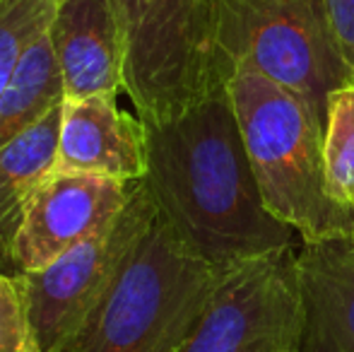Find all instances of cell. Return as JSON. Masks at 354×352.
Listing matches in <instances>:
<instances>
[{"label":"cell","mask_w":354,"mask_h":352,"mask_svg":"<svg viewBox=\"0 0 354 352\" xmlns=\"http://www.w3.org/2000/svg\"><path fill=\"white\" fill-rule=\"evenodd\" d=\"M147 128V183L157 212L201 261L227 272L297 249L268 210L227 85Z\"/></svg>","instance_id":"obj_1"},{"label":"cell","mask_w":354,"mask_h":352,"mask_svg":"<svg viewBox=\"0 0 354 352\" xmlns=\"http://www.w3.org/2000/svg\"><path fill=\"white\" fill-rule=\"evenodd\" d=\"M227 89L268 210L301 241L354 234V212L328 193L323 131L306 104L246 63Z\"/></svg>","instance_id":"obj_2"},{"label":"cell","mask_w":354,"mask_h":352,"mask_svg":"<svg viewBox=\"0 0 354 352\" xmlns=\"http://www.w3.org/2000/svg\"><path fill=\"white\" fill-rule=\"evenodd\" d=\"M219 277L157 212L113 285L87 352H176L201 321Z\"/></svg>","instance_id":"obj_3"},{"label":"cell","mask_w":354,"mask_h":352,"mask_svg":"<svg viewBox=\"0 0 354 352\" xmlns=\"http://www.w3.org/2000/svg\"><path fill=\"white\" fill-rule=\"evenodd\" d=\"M217 44L232 77L256 68L326 126L328 99L354 80L337 44L326 0H217Z\"/></svg>","instance_id":"obj_4"},{"label":"cell","mask_w":354,"mask_h":352,"mask_svg":"<svg viewBox=\"0 0 354 352\" xmlns=\"http://www.w3.org/2000/svg\"><path fill=\"white\" fill-rule=\"evenodd\" d=\"M126 89L145 126L181 113L229 82L217 44V0H118Z\"/></svg>","instance_id":"obj_5"},{"label":"cell","mask_w":354,"mask_h":352,"mask_svg":"<svg viewBox=\"0 0 354 352\" xmlns=\"http://www.w3.org/2000/svg\"><path fill=\"white\" fill-rule=\"evenodd\" d=\"M154 220L157 205L140 178L121 215L102 232L41 270L19 272L44 352H87L113 285Z\"/></svg>","instance_id":"obj_6"},{"label":"cell","mask_w":354,"mask_h":352,"mask_svg":"<svg viewBox=\"0 0 354 352\" xmlns=\"http://www.w3.org/2000/svg\"><path fill=\"white\" fill-rule=\"evenodd\" d=\"M297 249L222 272L201 321L176 352L301 350L306 311Z\"/></svg>","instance_id":"obj_7"},{"label":"cell","mask_w":354,"mask_h":352,"mask_svg":"<svg viewBox=\"0 0 354 352\" xmlns=\"http://www.w3.org/2000/svg\"><path fill=\"white\" fill-rule=\"evenodd\" d=\"M136 181L53 172L27 207L12 254V272L41 270L113 222Z\"/></svg>","instance_id":"obj_8"},{"label":"cell","mask_w":354,"mask_h":352,"mask_svg":"<svg viewBox=\"0 0 354 352\" xmlns=\"http://www.w3.org/2000/svg\"><path fill=\"white\" fill-rule=\"evenodd\" d=\"M48 39L66 99L126 89V24L118 0H56Z\"/></svg>","instance_id":"obj_9"},{"label":"cell","mask_w":354,"mask_h":352,"mask_svg":"<svg viewBox=\"0 0 354 352\" xmlns=\"http://www.w3.org/2000/svg\"><path fill=\"white\" fill-rule=\"evenodd\" d=\"M56 172L140 181L147 174V128L118 109L116 94L63 99Z\"/></svg>","instance_id":"obj_10"},{"label":"cell","mask_w":354,"mask_h":352,"mask_svg":"<svg viewBox=\"0 0 354 352\" xmlns=\"http://www.w3.org/2000/svg\"><path fill=\"white\" fill-rule=\"evenodd\" d=\"M306 331L304 352H354V234L297 249Z\"/></svg>","instance_id":"obj_11"},{"label":"cell","mask_w":354,"mask_h":352,"mask_svg":"<svg viewBox=\"0 0 354 352\" xmlns=\"http://www.w3.org/2000/svg\"><path fill=\"white\" fill-rule=\"evenodd\" d=\"M61 106L0 147V268L12 270L15 241L29 203L56 172Z\"/></svg>","instance_id":"obj_12"},{"label":"cell","mask_w":354,"mask_h":352,"mask_svg":"<svg viewBox=\"0 0 354 352\" xmlns=\"http://www.w3.org/2000/svg\"><path fill=\"white\" fill-rule=\"evenodd\" d=\"M66 99L48 29L27 48L15 75L0 94V147L41 121Z\"/></svg>","instance_id":"obj_13"},{"label":"cell","mask_w":354,"mask_h":352,"mask_svg":"<svg viewBox=\"0 0 354 352\" xmlns=\"http://www.w3.org/2000/svg\"><path fill=\"white\" fill-rule=\"evenodd\" d=\"M323 167L330 198L354 212V80L337 87L328 99Z\"/></svg>","instance_id":"obj_14"},{"label":"cell","mask_w":354,"mask_h":352,"mask_svg":"<svg viewBox=\"0 0 354 352\" xmlns=\"http://www.w3.org/2000/svg\"><path fill=\"white\" fill-rule=\"evenodd\" d=\"M56 0H0V94L27 48L48 29Z\"/></svg>","instance_id":"obj_15"},{"label":"cell","mask_w":354,"mask_h":352,"mask_svg":"<svg viewBox=\"0 0 354 352\" xmlns=\"http://www.w3.org/2000/svg\"><path fill=\"white\" fill-rule=\"evenodd\" d=\"M0 352H44L19 272L0 270Z\"/></svg>","instance_id":"obj_16"},{"label":"cell","mask_w":354,"mask_h":352,"mask_svg":"<svg viewBox=\"0 0 354 352\" xmlns=\"http://www.w3.org/2000/svg\"><path fill=\"white\" fill-rule=\"evenodd\" d=\"M337 44L354 75V0H326Z\"/></svg>","instance_id":"obj_17"},{"label":"cell","mask_w":354,"mask_h":352,"mask_svg":"<svg viewBox=\"0 0 354 352\" xmlns=\"http://www.w3.org/2000/svg\"><path fill=\"white\" fill-rule=\"evenodd\" d=\"M299 352H304V350H299Z\"/></svg>","instance_id":"obj_18"},{"label":"cell","mask_w":354,"mask_h":352,"mask_svg":"<svg viewBox=\"0 0 354 352\" xmlns=\"http://www.w3.org/2000/svg\"><path fill=\"white\" fill-rule=\"evenodd\" d=\"M0 270H3V268H0Z\"/></svg>","instance_id":"obj_19"}]
</instances>
